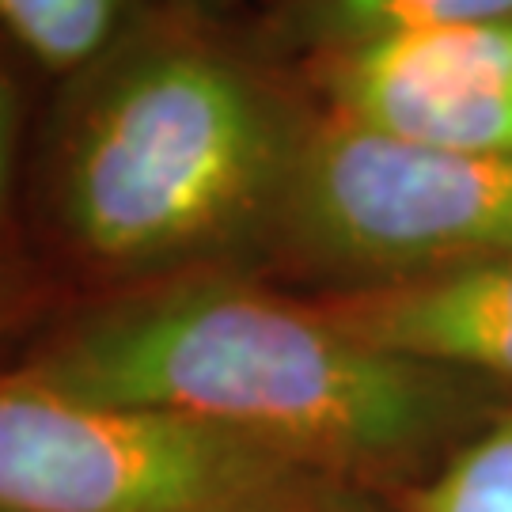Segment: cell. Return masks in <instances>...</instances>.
Wrapping results in <instances>:
<instances>
[{
	"mask_svg": "<svg viewBox=\"0 0 512 512\" xmlns=\"http://www.w3.org/2000/svg\"><path fill=\"white\" fill-rule=\"evenodd\" d=\"M12 368L80 399L175 414L308 467L395 490L501 410V391L353 338L311 296L202 270L65 300Z\"/></svg>",
	"mask_w": 512,
	"mask_h": 512,
	"instance_id": "1",
	"label": "cell"
},
{
	"mask_svg": "<svg viewBox=\"0 0 512 512\" xmlns=\"http://www.w3.org/2000/svg\"><path fill=\"white\" fill-rule=\"evenodd\" d=\"M311 122L293 84L198 12H141L61 84L38 129L46 274L69 300L202 270L262 274Z\"/></svg>",
	"mask_w": 512,
	"mask_h": 512,
	"instance_id": "2",
	"label": "cell"
},
{
	"mask_svg": "<svg viewBox=\"0 0 512 512\" xmlns=\"http://www.w3.org/2000/svg\"><path fill=\"white\" fill-rule=\"evenodd\" d=\"M512 258V160L410 145L315 107L266 266L315 293Z\"/></svg>",
	"mask_w": 512,
	"mask_h": 512,
	"instance_id": "3",
	"label": "cell"
},
{
	"mask_svg": "<svg viewBox=\"0 0 512 512\" xmlns=\"http://www.w3.org/2000/svg\"><path fill=\"white\" fill-rule=\"evenodd\" d=\"M293 471L308 467L0 365V512H209Z\"/></svg>",
	"mask_w": 512,
	"mask_h": 512,
	"instance_id": "4",
	"label": "cell"
},
{
	"mask_svg": "<svg viewBox=\"0 0 512 512\" xmlns=\"http://www.w3.org/2000/svg\"><path fill=\"white\" fill-rule=\"evenodd\" d=\"M315 107L410 145L512 160V23L387 35L304 61Z\"/></svg>",
	"mask_w": 512,
	"mask_h": 512,
	"instance_id": "5",
	"label": "cell"
},
{
	"mask_svg": "<svg viewBox=\"0 0 512 512\" xmlns=\"http://www.w3.org/2000/svg\"><path fill=\"white\" fill-rule=\"evenodd\" d=\"M311 300L380 353L512 391V258Z\"/></svg>",
	"mask_w": 512,
	"mask_h": 512,
	"instance_id": "6",
	"label": "cell"
},
{
	"mask_svg": "<svg viewBox=\"0 0 512 512\" xmlns=\"http://www.w3.org/2000/svg\"><path fill=\"white\" fill-rule=\"evenodd\" d=\"M512 23V0H281L270 35L277 50L327 54L414 31Z\"/></svg>",
	"mask_w": 512,
	"mask_h": 512,
	"instance_id": "7",
	"label": "cell"
},
{
	"mask_svg": "<svg viewBox=\"0 0 512 512\" xmlns=\"http://www.w3.org/2000/svg\"><path fill=\"white\" fill-rule=\"evenodd\" d=\"M387 494L395 512H512V399L437 467Z\"/></svg>",
	"mask_w": 512,
	"mask_h": 512,
	"instance_id": "8",
	"label": "cell"
},
{
	"mask_svg": "<svg viewBox=\"0 0 512 512\" xmlns=\"http://www.w3.org/2000/svg\"><path fill=\"white\" fill-rule=\"evenodd\" d=\"M141 16L137 0H0V27L46 73L95 65Z\"/></svg>",
	"mask_w": 512,
	"mask_h": 512,
	"instance_id": "9",
	"label": "cell"
},
{
	"mask_svg": "<svg viewBox=\"0 0 512 512\" xmlns=\"http://www.w3.org/2000/svg\"><path fill=\"white\" fill-rule=\"evenodd\" d=\"M209 512H384V505L368 486L319 471H293Z\"/></svg>",
	"mask_w": 512,
	"mask_h": 512,
	"instance_id": "10",
	"label": "cell"
},
{
	"mask_svg": "<svg viewBox=\"0 0 512 512\" xmlns=\"http://www.w3.org/2000/svg\"><path fill=\"white\" fill-rule=\"evenodd\" d=\"M19 141H23V95H19L12 73L0 65V277L19 270V262H12Z\"/></svg>",
	"mask_w": 512,
	"mask_h": 512,
	"instance_id": "11",
	"label": "cell"
},
{
	"mask_svg": "<svg viewBox=\"0 0 512 512\" xmlns=\"http://www.w3.org/2000/svg\"><path fill=\"white\" fill-rule=\"evenodd\" d=\"M57 281L50 274H35L31 266H19L16 274L0 277V342L12 338L19 330H31L54 315L65 300L54 296Z\"/></svg>",
	"mask_w": 512,
	"mask_h": 512,
	"instance_id": "12",
	"label": "cell"
},
{
	"mask_svg": "<svg viewBox=\"0 0 512 512\" xmlns=\"http://www.w3.org/2000/svg\"><path fill=\"white\" fill-rule=\"evenodd\" d=\"M183 8H190V12H217V8H224V4H232V0H179Z\"/></svg>",
	"mask_w": 512,
	"mask_h": 512,
	"instance_id": "13",
	"label": "cell"
}]
</instances>
